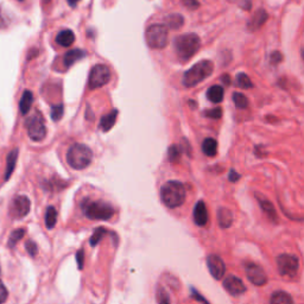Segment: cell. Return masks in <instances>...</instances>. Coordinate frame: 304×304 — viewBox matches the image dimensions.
<instances>
[{
	"mask_svg": "<svg viewBox=\"0 0 304 304\" xmlns=\"http://www.w3.org/2000/svg\"><path fill=\"white\" fill-rule=\"evenodd\" d=\"M187 197L183 183L178 181H169L161 188V200L168 208H177L184 204Z\"/></svg>",
	"mask_w": 304,
	"mask_h": 304,
	"instance_id": "1",
	"label": "cell"
},
{
	"mask_svg": "<svg viewBox=\"0 0 304 304\" xmlns=\"http://www.w3.org/2000/svg\"><path fill=\"white\" fill-rule=\"evenodd\" d=\"M81 209L86 218L93 221H109L113 218L114 208L105 201H94L84 198L81 202Z\"/></svg>",
	"mask_w": 304,
	"mask_h": 304,
	"instance_id": "2",
	"label": "cell"
},
{
	"mask_svg": "<svg viewBox=\"0 0 304 304\" xmlns=\"http://www.w3.org/2000/svg\"><path fill=\"white\" fill-rule=\"evenodd\" d=\"M214 70V64L212 61L204 60L197 62V63L192 65L190 69H188L183 74L182 83L183 86L187 88H191L200 84L202 81L209 77Z\"/></svg>",
	"mask_w": 304,
	"mask_h": 304,
	"instance_id": "3",
	"label": "cell"
},
{
	"mask_svg": "<svg viewBox=\"0 0 304 304\" xmlns=\"http://www.w3.org/2000/svg\"><path fill=\"white\" fill-rule=\"evenodd\" d=\"M174 45L177 57L182 62H187L198 51L201 39L196 34H184L175 38Z\"/></svg>",
	"mask_w": 304,
	"mask_h": 304,
	"instance_id": "4",
	"label": "cell"
},
{
	"mask_svg": "<svg viewBox=\"0 0 304 304\" xmlns=\"http://www.w3.org/2000/svg\"><path fill=\"white\" fill-rule=\"evenodd\" d=\"M93 151L84 144H73L67 152V162L75 170H83L91 163Z\"/></svg>",
	"mask_w": 304,
	"mask_h": 304,
	"instance_id": "5",
	"label": "cell"
},
{
	"mask_svg": "<svg viewBox=\"0 0 304 304\" xmlns=\"http://www.w3.org/2000/svg\"><path fill=\"white\" fill-rule=\"evenodd\" d=\"M168 28L163 24H152L146 29L145 41L151 49H163L168 44Z\"/></svg>",
	"mask_w": 304,
	"mask_h": 304,
	"instance_id": "6",
	"label": "cell"
},
{
	"mask_svg": "<svg viewBox=\"0 0 304 304\" xmlns=\"http://www.w3.org/2000/svg\"><path fill=\"white\" fill-rule=\"evenodd\" d=\"M276 263L280 276L287 277V278H295L297 273H298L299 260L295 254H279V256L277 257Z\"/></svg>",
	"mask_w": 304,
	"mask_h": 304,
	"instance_id": "7",
	"label": "cell"
},
{
	"mask_svg": "<svg viewBox=\"0 0 304 304\" xmlns=\"http://www.w3.org/2000/svg\"><path fill=\"white\" fill-rule=\"evenodd\" d=\"M26 129L28 135L34 142H42L47 136V126H45L44 118L39 112L35 114L26 120Z\"/></svg>",
	"mask_w": 304,
	"mask_h": 304,
	"instance_id": "8",
	"label": "cell"
},
{
	"mask_svg": "<svg viewBox=\"0 0 304 304\" xmlns=\"http://www.w3.org/2000/svg\"><path fill=\"white\" fill-rule=\"evenodd\" d=\"M111 81V70L107 65L96 64L91 68L88 78V84L90 89H96L106 86Z\"/></svg>",
	"mask_w": 304,
	"mask_h": 304,
	"instance_id": "9",
	"label": "cell"
},
{
	"mask_svg": "<svg viewBox=\"0 0 304 304\" xmlns=\"http://www.w3.org/2000/svg\"><path fill=\"white\" fill-rule=\"evenodd\" d=\"M31 201L28 196L18 195L13 197V200L10 205V215L12 219H23L30 213Z\"/></svg>",
	"mask_w": 304,
	"mask_h": 304,
	"instance_id": "10",
	"label": "cell"
},
{
	"mask_svg": "<svg viewBox=\"0 0 304 304\" xmlns=\"http://www.w3.org/2000/svg\"><path fill=\"white\" fill-rule=\"evenodd\" d=\"M244 269L248 280H250L252 284H254V285L263 286L267 283L266 272L264 271L263 267L258 265V264L247 261V263L244 264Z\"/></svg>",
	"mask_w": 304,
	"mask_h": 304,
	"instance_id": "11",
	"label": "cell"
},
{
	"mask_svg": "<svg viewBox=\"0 0 304 304\" xmlns=\"http://www.w3.org/2000/svg\"><path fill=\"white\" fill-rule=\"evenodd\" d=\"M207 266L214 279H221L226 272V265L218 254H209L207 257Z\"/></svg>",
	"mask_w": 304,
	"mask_h": 304,
	"instance_id": "12",
	"label": "cell"
},
{
	"mask_svg": "<svg viewBox=\"0 0 304 304\" xmlns=\"http://www.w3.org/2000/svg\"><path fill=\"white\" fill-rule=\"evenodd\" d=\"M224 287L232 296H239L246 291V286H245L243 280L238 278L234 274H230V276H227L226 278H225Z\"/></svg>",
	"mask_w": 304,
	"mask_h": 304,
	"instance_id": "13",
	"label": "cell"
},
{
	"mask_svg": "<svg viewBox=\"0 0 304 304\" xmlns=\"http://www.w3.org/2000/svg\"><path fill=\"white\" fill-rule=\"evenodd\" d=\"M256 197H257L258 202H259L260 208L263 209V212L265 213L266 217L269 218V220L271 222H273V224H277V222H278V217H277L276 208H274L272 202L261 194H256Z\"/></svg>",
	"mask_w": 304,
	"mask_h": 304,
	"instance_id": "14",
	"label": "cell"
},
{
	"mask_svg": "<svg viewBox=\"0 0 304 304\" xmlns=\"http://www.w3.org/2000/svg\"><path fill=\"white\" fill-rule=\"evenodd\" d=\"M192 218H194L195 224L200 227H205L208 224V211L204 201H198L195 205Z\"/></svg>",
	"mask_w": 304,
	"mask_h": 304,
	"instance_id": "15",
	"label": "cell"
},
{
	"mask_svg": "<svg viewBox=\"0 0 304 304\" xmlns=\"http://www.w3.org/2000/svg\"><path fill=\"white\" fill-rule=\"evenodd\" d=\"M267 19H269V15H267V12L265 10L260 9L258 10L256 15L253 16L252 18H251V21L247 23V28L250 31H257L259 30V29L265 24Z\"/></svg>",
	"mask_w": 304,
	"mask_h": 304,
	"instance_id": "16",
	"label": "cell"
},
{
	"mask_svg": "<svg viewBox=\"0 0 304 304\" xmlns=\"http://www.w3.org/2000/svg\"><path fill=\"white\" fill-rule=\"evenodd\" d=\"M218 224L222 230H227L233 224V213L226 207L218 209Z\"/></svg>",
	"mask_w": 304,
	"mask_h": 304,
	"instance_id": "17",
	"label": "cell"
},
{
	"mask_svg": "<svg viewBox=\"0 0 304 304\" xmlns=\"http://www.w3.org/2000/svg\"><path fill=\"white\" fill-rule=\"evenodd\" d=\"M18 153H19V150L15 149L8 155V158H6V170L4 174L5 181H9L10 177H11V175L13 174V171H15L16 164H17V159H18Z\"/></svg>",
	"mask_w": 304,
	"mask_h": 304,
	"instance_id": "18",
	"label": "cell"
},
{
	"mask_svg": "<svg viewBox=\"0 0 304 304\" xmlns=\"http://www.w3.org/2000/svg\"><path fill=\"white\" fill-rule=\"evenodd\" d=\"M84 57H86V51L80 50V49H73V50H69L64 55L63 63L65 67L69 68L74 63H76L78 60H82Z\"/></svg>",
	"mask_w": 304,
	"mask_h": 304,
	"instance_id": "19",
	"label": "cell"
},
{
	"mask_svg": "<svg viewBox=\"0 0 304 304\" xmlns=\"http://www.w3.org/2000/svg\"><path fill=\"white\" fill-rule=\"evenodd\" d=\"M117 117H118V111L113 110L112 112H110L109 114H106V116L101 118L99 127L104 131V132H109V131L116 125Z\"/></svg>",
	"mask_w": 304,
	"mask_h": 304,
	"instance_id": "20",
	"label": "cell"
},
{
	"mask_svg": "<svg viewBox=\"0 0 304 304\" xmlns=\"http://www.w3.org/2000/svg\"><path fill=\"white\" fill-rule=\"evenodd\" d=\"M75 42V34L71 30H62L56 36V43L62 47H70Z\"/></svg>",
	"mask_w": 304,
	"mask_h": 304,
	"instance_id": "21",
	"label": "cell"
},
{
	"mask_svg": "<svg viewBox=\"0 0 304 304\" xmlns=\"http://www.w3.org/2000/svg\"><path fill=\"white\" fill-rule=\"evenodd\" d=\"M224 96H225L224 88H222L221 86H218V84H215V86H212L207 90L208 100L212 101V103H214V104L221 103V101L224 100Z\"/></svg>",
	"mask_w": 304,
	"mask_h": 304,
	"instance_id": "22",
	"label": "cell"
},
{
	"mask_svg": "<svg viewBox=\"0 0 304 304\" xmlns=\"http://www.w3.org/2000/svg\"><path fill=\"white\" fill-rule=\"evenodd\" d=\"M202 151L206 156L214 157L218 153V142L214 138H206L202 143Z\"/></svg>",
	"mask_w": 304,
	"mask_h": 304,
	"instance_id": "23",
	"label": "cell"
},
{
	"mask_svg": "<svg viewBox=\"0 0 304 304\" xmlns=\"http://www.w3.org/2000/svg\"><path fill=\"white\" fill-rule=\"evenodd\" d=\"M270 304H295L292 297L285 291H276L272 293Z\"/></svg>",
	"mask_w": 304,
	"mask_h": 304,
	"instance_id": "24",
	"label": "cell"
},
{
	"mask_svg": "<svg viewBox=\"0 0 304 304\" xmlns=\"http://www.w3.org/2000/svg\"><path fill=\"white\" fill-rule=\"evenodd\" d=\"M32 101H34V95L30 90H24V93L22 94L21 103H19V109H21L22 114H26L30 111Z\"/></svg>",
	"mask_w": 304,
	"mask_h": 304,
	"instance_id": "25",
	"label": "cell"
},
{
	"mask_svg": "<svg viewBox=\"0 0 304 304\" xmlns=\"http://www.w3.org/2000/svg\"><path fill=\"white\" fill-rule=\"evenodd\" d=\"M165 26L172 29V30H177V29L182 28L183 23H184V18L181 15H178V13H172V15H170L165 18Z\"/></svg>",
	"mask_w": 304,
	"mask_h": 304,
	"instance_id": "26",
	"label": "cell"
},
{
	"mask_svg": "<svg viewBox=\"0 0 304 304\" xmlns=\"http://www.w3.org/2000/svg\"><path fill=\"white\" fill-rule=\"evenodd\" d=\"M56 222H57V211L56 208L50 207L47 208V211H45V226H47L48 230H52L55 226H56Z\"/></svg>",
	"mask_w": 304,
	"mask_h": 304,
	"instance_id": "27",
	"label": "cell"
},
{
	"mask_svg": "<svg viewBox=\"0 0 304 304\" xmlns=\"http://www.w3.org/2000/svg\"><path fill=\"white\" fill-rule=\"evenodd\" d=\"M26 233V231L24 228H17V230H15L12 232L11 234H10L9 237V241H8V246L10 248H13L17 245L19 241H21L23 238H24V235Z\"/></svg>",
	"mask_w": 304,
	"mask_h": 304,
	"instance_id": "28",
	"label": "cell"
},
{
	"mask_svg": "<svg viewBox=\"0 0 304 304\" xmlns=\"http://www.w3.org/2000/svg\"><path fill=\"white\" fill-rule=\"evenodd\" d=\"M106 234H107L106 228H105V227H97L96 230L94 231V233L91 234V237H90V239H89V244L93 247H95L96 245L99 244L101 240H103V238Z\"/></svg>",
	"mask_w": 304,
	"mask_h": 304,
	"instance_id": "29",
	"label": "cell"
},
{
	"mask_svg": "<svg viewBox=\"0 0 304 304\" xmlns=\"http://www.w3.org/2000/svg\"><path fill=\"white\" fill-rule=\"evenodd\" d=\"M237 84L243 89H250L253 87L252 81H251L250 76L245 73H239L237 75Z\"/></svg>",
	"mask_w": 304,
	"mask_h": 304,
	"instance_id": "30",
	"label": "cell"
},
{
	"mask_svg": "<svg viewBox=\"0 0 304 304\" xmlns=\"http://www.w3.org/2000/svg\"><path fill=\"white\" fill-rule=\"evenodd\" d=\"M233 103L235 106H237V109H239V110H245V109H247V106H248L247 97L245 96L243 93H238V91L233 94Z\"/></svg>",
	"mask_w": 304,
	"mask_h": 304,
	"instance_id": "31",
	"label": "cell"
},
{
	"mask_svg": "<svg viewBox=\"0 0 304 304\" xmlns=\"http://www.w3.org/2000/svg\"><path fill=\"white\" fill-rule=\"evenodd\" d=\"M168 155H169L170 162H172V163L178 162L179 158H181V155H182V149L177 145H171L169 148Z\"/></svg>",
	"mask_w": 304,
	"mask_h": 304,
	"instance_id": "32",
	"label": "cell"
},
{
	"mask_svg": "<svg viewBox=\"0 0 304 304\" xmlns=\"http://www.w3.org/2000/svg\"><path fill=\"white\" fill-rule=\"evenodd\" d=\"M63 105H56V106H52L51 109V119L54 122H58L62 117H63Z\"/></svg>",
	"mask_w": 304,
	"mask_h": 304,
	"instance_id": "33",
	"label": "cell"
},
{
	"mask_svg": "<svg viewBox=\"0 0 304 304\" xmlns=\"http://www.w3.org/2000/svg\"><path fill=\"white\" fill-rule=\"evenodd\" d=\"M157 300H158V304H170L169 295L163 287H158L157 290Z\"/></svg>",
	"mask_w": 304,
	"mask_h": 304,
	"instance_id": "34",
	"label": "cell"
},
{
	"mask_svg": "<svg viewBox=\"0 0 304 304\" xmlns=\"http://www.w3.org/2000/svg\"><path fill=\"white\" fill-rule=\"evenodd\" d=\"M204 116L207 118H211V119L218 120L222 117V110L220 107H217V109H213V110H208L204 113Z\"/></svg>",
	"mask_w": 304,
	"mask_h": 304,
	"instance_id": "35",
	"label": "cell"
},
{
	"mask_svg": "<svg viewBox=\"0 0 304 304\" xmlns=\"http://www.w3.org/2000/svg\"><path fill=\"white\" fill-rule=\"evenodd\" d=\"M25 248H26V251H28V253L30 254L31 257H36V256H37L38 247H37V244H36L35 241H32V240L26 241V243H25Z\"/></svg>",
	"mask_w": 304,
	"mask_h": 304,
	"instance_id": "36",
	"label": "cell"
},
{
	"mask_svg": "<svg viewBox=\"0 0 304 304\" xmlns=\"http://www.w3.org/2000/svg\"><path fill=\"white\" fill-rule=\"evenodd\" d=\"M9 298V291L4 285V283L0 279V304H4Z\"/></svg>",
	"mask_w": 304,
	"mask_h": 304,
	"instance_id": "37",
	"label": "cell"
},
{
	"mask_svg": "<svg viewBox=\"0 0 304 304\" xmlns=\"http://www.w3.org/2000/svg\"><path fill=\"white\" fill-rule=\"evenodd\" d=\"M76 263H77V267L78 270H82L83 265H84V250L81 248V250L77 251L76 253Z\"/></svg>",
	"mask_w": 304,
	"mask_h": 304,
	"instance_id": "38",
	"label": "cell"
},
{
	"mask_svg": "<svg viewBox=\"0 0 304 304\" xmlns=\"http://www.w3.org/2000/svg\"><path fill=\"white\" fill-rule=\"evenodd\" d=\"M190 291H191V297H192V298H195L196 300H197V302H201L202 304H211V303L208 302L207 299L205 298L204 296L201 295L200 292L197 291V290L194 289V287H191V289H190Z\"/></svg>",
	"mask_w": 304,
	"mask_h": 304,
	"instance_id": "39",
	"label": "cell"
},
{
	"mask_svg": "<svg viewBox=\"0 0 304 304\" xmlns=\"http://www.w3.org/2000/svg\"><path fill=\"white\" fill-rule=\"evenodd\" d=\"M182 3L189 10H196L200 8V3L197 0H182Z\"/></svg>",
	"mask_w": 304,
	"mask_h": 304,
	"instance_id": "40",
	"label": "cell"
},
{
	"mask_svg": "<svg viewBox=\"0 0 304 304\" xmlns=\"http://www.w3.org/2000/svg\"><path fill=\"white\" fill-rule=\"evenodd\" d=\"M270 61L272 64H278L283 61V55L279 51H273L270 56Z\"/></svg>",
	"mask_w": 304,
	"mask_h": 304,
	"instance_id": "41",
	"label": "cell"
},
{
	"mask_svg": "<svg viewBox=\"0 0 304 304\" xmlns=\"http://www.w3.org/2000/svg\"><path fill=\"white\" fill-rule=\"evenodd\" d=\"M240 177H241L240 174H238V172L235 171L234 169H231V170H230V172H228V179H230V181H231L232 183L239 181Z\"/></svg>",
	"mask_w": 304,
	"mask_h": 304,
	"instance_id": "42",
	"label": "cell"
},
{
	"mask_svg": "<svg viewBox=\"0 0 304 304\" xmlns=\"http://www.w3.org/2000/svg\"><path fill=\"white\" fill-rule=\"evenodd\" d=\"M254 153H256V156L259 157V158H261V157H264V156H266L265 151H261V146H256V151H254Z\"/></svg>",
	"mask_w": 304,
	"mask_h": 304,
	"instance_id": "43",
	"label": "cell"
},
{
	"mask_svg": "<svg viewBox=\"0 0 304 304\" xmlns=\"http://www.w3.org/2000/svg\"><path fill=\"white\" fill-rule=\"evenodd\" d=\"M221 80H222V82H224L225 84H231V77L228 76L227 74L222 75V76H221Z\"/></svg>",
	"mask_w": 304,
	"mask_h": 304,
	"instance_id": "44",
	"label": "cell"
},
{
	"mask_svg": "<svg viewBox=\"0 0 304 304\" xmlns=\"http://www.w3.org/2000/svg\"><path fill=\"white\" fill-rule=\"evenodd\" d=\"M78 2H80V0H68V4H69L70 6H73V8H74V6H76V4H77Z\"/></svg>",
	"mask_w": 304,
	"mask_h": 304,
	"instance_id": "45",
	"label": "cell"
},
{
	"mask_svg": "<svg viewBox=\"0 0 304 304\" xmlns=\"http://www.w3.org/2000/svg\"><path fill=\"white\" fill-rule=\"evenodd\" d=\"M302 57H303V60H304V49H302Z\"/></svg>",
	"mask_w": 304,
	"mask_h": 304,
	"instance_id": "46",
	"label": "cell"
},
{
	"mask_svg": "<svg viewBox=\"0 0 304 304\" xmlns=\"http://www.w3.org/2000/svg\"><path fill=\"white\" fill-rule=\"evenodd\" d=\"M19 2H22V0H19Z\"/></svg>",
	"mask_w": 304,
	"mask_h": 304,
	"instance_id": "47",
	"label": "cell"
}]
</instances>
